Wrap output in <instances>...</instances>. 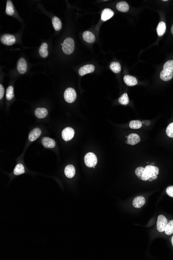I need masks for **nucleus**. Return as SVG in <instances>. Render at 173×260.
Here are the masks:
<instances>
[{"instance_id": "21", "label": "nucleus", "mask_w": 173, "mask_h": 260, "mask_svg": "<svg viewBox=\"0 0 173 260\" xmlns=\"http://www.w3.org/2000/svg\"><path fill=\"white\" fill-rule=\"evenodd\" d=\"M48 45L47 43H43L41 47H39V54L43 58H46L48 55V51L47 50Z\"/></svg>"}, {"instance_id": "23", "label": "nucleus", "mask_w": 173, "mask_h": 260, "mask_svg": "<svg viewBox=\"0 0 173 260\" xmlns=\"http://www.w3.org/2000/svg\"><path fill=\"white\" fill-rule=\"evenodd\" d=\"M110 69L113 72L115 73H118L121 71V67L120 64L118 62L114 61L111 63Z\"/></svg>"}, {"instance_id": "25", "label": "nucleus", "mask_w": 173, "mask_h": 260, "mask_svg": "<svg viewBox=\"0 0 173 260\" xmlns=\"http://www.w3.org/2000/svg\"><path fill=\"white\" fill-rule=\"evenodd\" d=\"M6 13L10 16H12L14 13V5L12 1L10 0L6 3Z\"/></svg>"}, {"instance_id": "3", "label": "nucleus", "mask_w": 173, "mask_h": 260, "mask_svg": "<svg viewBox=\"0 0 173 260\" xmlns=\"http://www.w3.org/2000/svg\"><path fill=\"white\" fill-rule=\"evenodd\" d=\"M85 162L88 167H94L97 162V157L94 153H88L85 156Z\"/></svg>"}, {"instance_id": "22", "label": "nucleus", "mask_w": 173, "mask_h": 260, "mask_svg": "<svg viewBox=\"0 0 173 260\" xmlns=\"http://www.w3.org/2000/svg\"><path fill=\"white\" fill-rule=\"evenodd\" d=\"M166 24L164 22H159L157 29V35L159 37H161L163 35L166 31Z\"/></svg>"}, {"instance_id": "2", "label": "nucleus", "mask_w": 173, "mask_h": 260, "mask_svg": "<svg viewBox=\"0 0 173 260\" xmlns=\"http://www.w3.org/2000/svg\"><path fill=\"white\" fill-rule=\"evenodd\" d=\"M62 51L66 55H70L73 53L75 49L74 39L71 37H68L62 44Z\"/></svg>"}, {"instance_id": "7", "label": "nucleus", "mask_w": 173, "mask_h": 260, "mask_svg": "<svg viewBox=\"0 0 173 260\" xmlns=\"http://www.w3.org/2000/svg\"><path fill=\"white\" fill-rule=\"evenodd\" d=\"M1 41L4 45H13L16 41V37L14 35L10 34H4L1 37Z\"/></svg>"}, {"instance_id": "26", "label": "nucleus", "mask_w": 173, "mask_h": 260, "mask_svg": "<svg viewBox=\"0 0 173 260\" xmlns=\"http://www.w3.org/2000/svg\"><path fill=\"white\" fill-rule=\"evenodd\" d=\"M25 172V168H24V166H23L22 164H18L15 167V169H14V174L16 175V176L22 174H24Z\"/></svg>"}, {"instance_id": "15", "label": "nucleus", "mask_w": 173, "mask_h": 260, "mask_svg": "<svg viewBox=\"0 0 173 260\" xmlns=\"http://www.w3.org/2000/svg\"><path fill=\"white\" fill-rule=\"evenodd\" d=\"M42 142L44 147L46 148H53L56 145V143L54 140L51 139L49 137L43 138L42 140Z\"/></svg>"}, {"instance_id": "24", "label": "nucleus", "mask_w": 173, "mask_h": 260, "mask_svg": "<svg viewBox=\"0 0 173 260\" xmlns=\"http://www.w3.org/2000/svg\"><path fill=\"white\" fill-rule=\"evenodd\" d=\"M52 22H53V28L56 31H59L61 29L62 23L59 18L57 17H53L52 19Z\"/></svg>"}, {"instance_id": "32", "label": "nucleus", "mask_w": 173, "mask_h": 260, "mask_svg": "<svg viewBox=\"0 0 173 260\" xmlns=\"http://www.w3.org/2000/svg\"><path fill=\"white\" fill-rule=\"evenodd\" d=\"M166 133L169 137L173 138V123L170 124L167 126Z\"/></svg>"}, {"instance_id": "4", "label": "nucleus", "mask_w": 173, "mask_h": 260, "mask_svg": "<svg viewBox=\"0 0 173 260\" xmlns=\"http://www.w3.org/2000/svg\"><path fill=\"white\" fill-rule=\"evenodd\" d=\"M76 92L73 88H68L64 92V99L68 103L74 102L76 100Z\"/></svg>"}, {"instance_id": "29", "label": "nucleus", "mask_w": 173, "mask_h": 260, "mask_svg": "<svg viewBox=\"0 0 173 260\" xmlns=\"http://www.w3.org/2000/svg\"><path fill=\"white\" fill-rule=\"evenodd\" d=\"M6 99L7 100H11L14 97V88L12 86L8 87L6 90Z\"/></svg>"}, {"instance_id": "8", "label": "nucleus", "mask_w": 173, "mask_h": 260, "mask_svg": "<svg viewBox=\"0 0 173 260\" xmlns=\"http://www.w3.org/2000/svg\"><path fill=\"white\" fill-rule=\"evenodd\" d=\"M94 70H95V67L94 65H85L79 69V70L78 71V73L80 76H84L88 73L93 72Z\"/></svg>"}, {"instance_id": "10", "label": "nucleus", "mask_w": 173, "mask_h": 260, "mask_svg": "<svg viewBox=\"0 0 173 260\" xmlns=\"http://www.w3.org/2000/svg\"><path fill=\"white\" fill-rule=\"evenodd\" d=\"M140 137L136 133H131L129 135L128 137V140L126 141V143L128 145H134L137 144L139 142H140Z\"/></svg>"}, {"instance_id": "14", "label": "nucleus", "mask_w": 173, "mask_h": 260, "mask_svg": "<svg viewBox=\"0 0 173 260\" xmlns=\"http://www.w3.org/2000/svg\"><path fill=\"white\" fill-rule=\"evenodd\" d=\"M114 15V13L112 10L109 8H105L102 13L101 19L104 22L107 21L112 17Z\"/></svg>"}, {"instance_id": "18", "label": "nucleus", "mask_w": 173, "mask_h": 260, "mask_svg": "<svg viewBox=\"0 0 173 260\" xmlns=\"http://www.w3.org/2000/svg\"><path fill=\"white\" fill-rule=\"evenodd\" d=\"M173 76V72L166 70H163L160 73V78L164 81L171 80Z\"/></svg>"}, {"instance_id": "20", "label": "nucleus", "mask_w": 173, "mask_h": 260, "mask_svg": "<svg viewBox=\"0 0 173 260\" xmlns=\"http://www.w3.org/2000/svg\"><path fill=\"white\" fill-rule=\"evenodd\" d=\"M116 8L120 12H127L129 10V6L128 4L125 1H121L119 2L116 5Z\"/></svg>"}, {"instance_id": "17", "label": "nucleus", "mask_w": 173, "mask_h": 260, "mask_svg": "<svg viewBox=\"0 0 173 260\" xmlns=\"http://www.w3.org/2000/svg\"><path fill=\"white\" fill-rule=\"evenodd\" d=\"M125 83L129 86H133L137 84V80L135 77L130 75H125L123 78Z\"/></svg>"}, {"instance_id": "36", "label": "nucleus", "mask_w": 173, "mask_h": 260, "mask_svg": "<svg viewBox=\"0 0 173 260\" xmlns=\"http://www.w3.org/2000/svg\"><path fill=\"white\" fill-rule=\"evenodd\" d=\"M153 180H154V179H153V178H152V177L150 178L149 179H148V181H152Z\"/></svg>"}, {"instance_id": "11", "label": "nucleus", "mask_w": 173, "mask_h": 260, "mask_svg": "<svg viewBox=\"0 0 173 260\" xmlns=\"http://www.w3.org/2000/svg\"><path fill=\"white\" fill-rule=\"evenodd\" d=\"M82 37L85 41L88 43H93L95 42V37L91 32L86 31L82 34Z\"/></svg>"}, {"instance_id": "1", "label": "nucleus", "mask_w": 173, "mask_h": 260, "mask_svg": "<svg viewBox=\"0 0 173 260\" xmlns=\"http://www.w3.org/2000/svg\"><path fill=\"white\" fill-rule=\"evenodd\" d=\"M159 173V169L157 167L148 165L144 168V171L140 179L143 181H147L150 178H153L154 180L157 178V175Z\"/></svg>"}, {"instance_id": "38", "label": "nucleus", "mask_w": 173, "mask_h": 260, "mask_svg": "<svg viewBox=\"0 0 173 260\" xmlns=\"http://www.w3.org/2000/svg\"><path fill=\"white\" fill-rule=\"evenodd\" d=\"M172 244H173V236L172 237Z\"/></svg>"}, {"instance_id": "30", "label": "nucleus", "mask_w": 173, "mask_h": 260, "mask_svg": "<svg viewBox=\"0 0 173 260\" xmlns=\"http://www.w3.org/2000/svg\"><path fill=\"white\" fill-rule=\"evenodd\" d=\"M119 104L122 105H127L129 103V99H128V94L126 93L123 94L119 98L118 100Z\"/></svg>"}, {"instance_id": "5", "label": "nucleus", "mask_w": 173, "mask_h": 260, "mask_svg": "<svg viewBox=\"0 0 173 260\" xmlns=\"http://www.w3.org/2000/svg\"><path fill=\"white\" fill-rule=\"evenodd\" d=\"M167 220L163 215H160L157 218V231L160 232H163L165 231V227L167 225Z\"/></svg>"}, {"instance_id": "16", "label": "nucleus", "mask_w": 173, "mask_h": 260, "mask_svg": "<svg viewBox=\"0 0 173 260\" xmlns=\"http://www.w3.org/2000/svg\"><path fill=\"white\" fill-rule=\"evenodd\" d=\"M64 173L66 177L72 178L74 177L75 174V169L72 165H68L66 166L64 169Z\"/></svg>"}, {"instance_id": "31", "label": "nucleus", "mask_w": 173, "mask_h": 260, "mask_svg": "<svg viewBox=\"0 0 173 260\" xmlns=\"http://www.w3.org/2000/svg\"><path fill=\"white\" fill-rule=\"evenodd\" d=\"M164 70L169 71L173 72V60L167 61L164 65Z\"/></svg>"}, {"instance_id": "37", "label": "nucleus", "mask_w": 173, "mask_h": 260, "mask_svg": "<svg viewBox=\"0 0 173 260\" xmlns=\"http://www.w3.org/2000/svg\"><path fill=\"white\" fill-rule=\"evenodd\" d=\"M171 32H172V34H173V25H172V27Z\"/></svg>"}, {"instance_id": "13", "label": "nucleus", "mask_w": 173, "mask_h": 260, "mask_svg": "<svg viewBox=\"0 0 173 260\" xmlns=\"http://www.w3.org/2000/svg\"><path fill=\"white\" fill-rule=\"evenodd\" d=\"M146 203L145 198L143 196H137L134 198L133 201V206L136 208H140Z\"/></svg>"}, {"instance_id": "19", "label": "nucleus", "mask_w": 173, "mask_h": 260, "mask_svg": "<svg viewBox=\"0 0 173 260\" xmlns=\"http://www.w3.org/2000/svg\"><path fill=\"white\" fill-rule=\"evenodd\" d=\"M48 114V111L45 108H37L35 110V115L39 118H44Z\"/></svg>"}, {"instance_id": "9", "label": "nucleus", "mask_w": 173, "mask_h": 260, "mask_svg": "<svg viewBox=\"0 0 173 260\" xmlns=\"http://www.w3.org/2000/svg\"><path fill=\"white\" fill-rule=\"evenodd\" d=\"M17 70L20 74H25L27 70V63L23 58H20L17 63Z\"/></svg>"}, {"instance_id": "28", "label": "nucleus", "mask_w": 173, "mask_h": 260, "mask_svg": "<svg viewBox=\"0 0 173 260\" xmlns=\"http://www.w3.org/2000/svg\"><path fill=\"white\" fill-rule=\"evenodd\" d=\"M165 233L166 235H171L173 234V220L169 221L166 226Z\"/></svg>"}, {"instance_id": "34", "label": "nucleus", "mask_w": 173, "mask_h": 260, "mask_svg": "<svg viewBox=\"0 0 173 260\" xmlns=\"http://www.w3.org/2000/svg\"><path fill=\"white\" fill-rule=\"evenodd\" d=\"M166 193L171 197H173V186H170L166 188Z\"/></svg>"}, {"instance_id": "12", "label": "nucleus", "mask_w": 173, "mask_h": 260, "mask_svg": "<svg viewBox=\"0 0 173 260\" xmlns=\"http://www.w3.org/2000/svg\"><path fill=\"white\" fill-rule=\"evenodd\" d=\"M42 131L41 129L39 128H35L34 129H33L30 133L29 135V141H34L36 139H38V138L41 136Z\"/></svg>"}, {"instance_id": "27", "label": "nucleus", "mask_w": 173, "mask_h": 260, "mask_svg": "<svg viewBox=\"0 0 173 260\" xmlns=\"http://www.w3.org/2000/svg\"><path fill=\"white\" fill-rule=\"evenodd\" d=\"M142 126V122L140 121H137V120L132 121L130 122V124H129V127H130L131 129H139V128H141Z\"/></svg>"}, {"instance_id": "35", "label": "nucleus", "mask_w": 173, "mask_h": 260, "mask_svg": "<svg viewBox=\"0 0 173 260\" xmlns=\"http://www.w3.org/2000/svg\"><path fill=\"white\" fill-rule=\"evenodd\" d=\"M4 94V87H3L2 85H0V99H2Z\"/></svg>"}, {"instance_id": "6", "label": "nucleus", "mask_w": 173, "mask_h": 260, "mask_svg": "<svg viewBox=\"0 0 173 260\" xmlns=\"http://www.w3.org/2000/svg\"><path fill=\"white\" fill-rule=\"evenodd\" d=\"M75 132L71 127H66L62 132V137L65 141L71 140L74 137Z\"/></svg>"}, {"instance_id": "33", "label": "nucleus", "mask_w": 173, "mask_h": 260, "mask_svg": "<svg viewBox=\"0 0 173 260\" xmlns=\"http://www.w3.org/2000/svg\"><path fill=\"white\" fill-rule=\"evenodd\" d=\"M144 171V168L143 167H140L136 169L135 170V174L138 177V178H140L143 174Z\"/></svg>"}]
</instances>
